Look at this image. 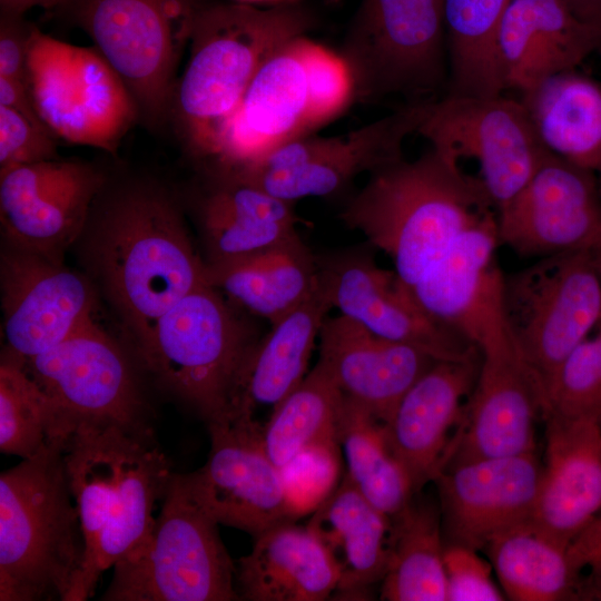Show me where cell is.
<instances>
[{
	"mask_svg": "<svg viewBox=\"0 0 601 601\" xmlns=\"http://www.w3.org/2000/svg\"><path fill=\"white\" fill-rule=\"evenodd\" d=\"M63 460L85 543L67 601H85L101 573L148 535L155 504L175 472L150 427L93 417L73 421Z\"/></svg>",
	"mask_w": 601,
	"mask_h": 601,
	"instance_id": "cell-1",
	"label": "cell"
},
{
	"mask_svg": "<svg viewBox=\"0 0 601 601\" xmlns=\"http://www.w3.org/2000/svg\"><path fill=\"white\" fill-rule=\"evenodd\" d=\"M91 214L95 258L111 300L138 349L158 319L181 298L209 284L176 194L151 180L108 179Z\"/></svg>",
	"mask_w": 601,
	"mask_h": 601,
	"instance_id": "cell-2",
	"label": "cell"
},
{
	"mask_svg": "<svg viewBox=\"0 0 601 601\" xmlns=\"http://www.w3.org/2000/svg\"><path fill=\"white\" fill-rule=\"evenodd\" d=\"M493 213L480 179L431 146L370 174L338 217L388 255L411 288L459 235Z\"/></svg>",
	"mask_w": 601,
	"mask_h": 601,
	"instance_id": "cell-3",
	"label": "cell"
},
{
	"mask_svg": "<svg viewBox=\"0 0 601 601\" xmlns=\"http://www.w3.org/2000/svg\"><path fill=\"white\" fill-rule=\"evenodd\" d=\"M315 24L314 14L292 1L265 8L211 1L200 11L168 121L188 157L200 161L213 156L224 126L263 62Z\"/></svg>",
	"mask_w": 601,
	"mask_h": 601,
	"instance_id": "cell-4",
	"label": "cell"
},
{
	"mask_svg": "<svg viewBox=\"0 0 601 601\" xmlns=\"http://www.w3.org/2000/svg\"><path fill=\"white\" fill-rule=\"evenodd\" d=\"M66 433L0 476V600L67 601L85 543L63 460Z\"/></svg>",
	"mask_w": 601,
	"mask_h": 601,
	"instance_id": "cell-5",
	"label": "cell"
},
{
	"mask_svg": "<svg viewBox=\"0 0 601 601\" xmlns=\"http://www.w3.org/2000/svg\"><path fill=\"white\" fill-rule=\"evenodd\" d=\"M211 0H68L59 10L86 32L129 90L138 124L168 129L173 92L200 11Z\"/></svg>",
	"mask_w": 601,
	"mask_h": 601,
	"instance_id": "cell-6",
	"label": "cell"
},
{
	"mask_svg": "<svg viewBox=\"0 0 601 601\" xmlns=\"http://www.w3.org/2000/svg\"><path fill=\"white\" fill-rule=\"evenodd\" d=\"M262 336L205 284L166 312L138 349L146 366L208 423L227 421Z\"/></svg>",
	"mask_w": 601,
	"mask_h": 601,
	"instance_id": "cell-7",
	"label": "cell"
},
{
	"mask_svg": "<svg viewBox=\"0 0 601 601\" xmlns=\"http://www.w3.org/2000/svg\"><path fill=\"white\" fill-rule=\"evenodd\" d=\"M214 521L174 473L148 535L119 559L108 601L240 600L231 561Z\"/></svg>",
	"mask_w": 601,
	"mask_h": 601,
	"instance_id": "cell-8",
	"label": "cell"
},
{
	"mask_svg": "<svg viewBox=\"0 0 601 601\" xmlns=\"http://www.w3.org/2000/svg\"><path fill=\"white\" fill-rule=\"evenodd\" d=\"M338 55L354 101L436 99L449 78L444 0H362Z\"/></svg>",
	"mask_w": 601,
	"mask_h": 601,
	"instance_id": "cell-9",
	"label": "cell"
},
{
	"mask_svg": "<svg viewBox=\"0 0 601 601\" xmlns=\"http://www.w3.org/2000/svg\"><path fill=\"white\" fill-rule=\"evenodd\" d=\"M502 306L508 332L542 392L601 323V278L589 250L538 258L504 275Z\"/></svg>",
	"mask_w": 601,
	"mask_h": 601,
	"instance_id": "cell-10",
	"label": "cell"
},
{
	"mask_svg": "<svg viewBox=\"0 0 601 601\" xmlns=\"http://www.w3.org/2000/svg\"><path fill=\"white\" fill-rule=\"evenodd\" d=\"M28 77L38 115L59 140L117 157L138 124V111L119 75L93 46L66 42L37 27Z\"/></svg>",
	"mask_w": 601,
	"mask_h": 601,
	"instance_id": "cell-11",
	"label": "cell"
},
{
	"mask_svg": "<svg viewBox=\"0 0 601 601\" xmlns=\"http://www.w3.org/2000/svg\"><path fill=\"white\" fill-rule=\"evenodd\" d=\"M428 104H405L345 135H305L255 161L230 169L289 203L305 197L334 196L343 193L359 175H370L404 158V141L417 135Z\"/></svg>",
	"mask_w": 601,
	"mask_h": 601,
	"instance_id": "cell-12",
	"label": "cell"
},
{
	"mask_svg": "<svg viewBox=\"0 0 601 601\" xmlns=\"http://www.w3.org/2000/svg\"><path fill=\"white\" fill-rule=\"evenodd\" d=\"M417 135L457 164L474 160L496 210L523 188L545 152L521 101L504 95L432 100Z\"/></svg>",
	"mask_w": 601,
	"mask_h": 601,
	"instance_id": "cell-13",
	"label": "cell"
},
{
	"mask_svg": "<svg viewBox=\"0 0 601 601\" xmlns=\"http://www.w3.org/2000/svg\"><path fill=\"white\" fill-rule=\"evenodd\" d=\"M254 421L208 424L210 450L198 470L181 474L191 499L218 524L253 538L296 520L280 469L265 453Z\"/></svg>",
	"mask_w": 601,
	"mask_h": 601,
	"instance_id": "cell-14",
	"label": "cell"
},
{
	"mask_svg": "<svg viewBox=\"0 0 601 601\" xmlns=\"http://www.w3.org/2000/svg\"><path fill=\"white\" fill-rule=\"evenodd\" d=\"M107 179L89 161L60 157L0 170L4 235L16 248L62 263Z\"/></svg>",
	"mask_w": 601,
	"mask_h": 601,
	"instance_id": "cell-15",
	"label": "cell"
},
{
	"mask_svg": "<svg viewBox=\"0 0 601 601\" xmlns=\"http://www.w3.org/2000/svg\"><path fill=\"white\" fill-rule=\"evenodd\" d=\"M501 245L522 257L589 249L601 234L594 170L545 150L523 188L496 210Z\"/></svg>",
	"mask_w": 601,
	"mask_h": 601,
	"instance_id": "cell-16",
	"label": "cell"
},
{
	"mask_svg": "<svg viewBox=\"0 0 601 601\" xmlns=\"http://www.w3.org/2000/svg\"><path fill=\"white\" fill-rule=\"evenodd\" d=\"M479 349L477 380L443 467L535 452L536 422L542 418V392L538 381L508 331Z\"/></svg>",
	"mask_w": 601,
	"mask_h": 601,
	"instance_id": "cell-17",
	"label": "cell"
},
{
	"mask_svg": "<svg viewBox=\"0 0 601 601\" xmlns=\"http://www.w3.org/2000/svg\"><path fill=\"white\" fill-rule=\"evenodd\" d=\"M24 367L69 416L149 427L138 384L120 347L91 317Z\"/></svg>",
	"mask_w": 601,
	"mask_h": 601,
	"instance_id": "cell-18",
	"label": "cell"
},
{
	"mask_svg": "<svg viewBox=\"0 0 601 601\" xmlns=\"http://www.w3.org/2000/svg\"><path fill=\"white\" fill-rule=\"evenodd\" d=\"M317 259L333 308L375 335L417 347L437 361L461 359L479 349L432 319L395 270L381 268L371 255L346 252Z\"/></svg>",
	"mask_w": 601,
	"mask_h": 601,
	"instance_id": "cell-19",
	"label": "cell"
},
{
	"mask_svg": "<svg viewBox=\"0 0 601 601\" xmlns=\"http://www.w3.org/2000/svg\"><path fill=\"white\" fill-rule=\"evenodd\" d=\"M541 472L536 452L444 466L433 482L445 544L483 551L497 535L529 522Z\"/></svg>",
	"mask_w": 601,
	"mask_h": 601,
	"instance_id": "cell-20",
	"label": "cell"
},
{
	"mask_svg": "<svg viewBox=\"0 0 601 601\" xmlns=\"http://www.w3.org/2000/svg\"><path fill=\"white\" fill-rule=\"evenodd\" d=\"M500 245L493 213L459 235L410 288L432 319L477 347L506 331Z\"/></svg>",
	"mask_w": 601,
	"mask_h": 601,
	"instance_id": "cell-21",
	"label": "cell"
},
{
	"mask_svg": "<svg viewBox=\"0 0 601 601\" xmlns=\"http://www.w3.org/2000/svg\"><path fill=\"white\" fill-rule=\"evenodd\" d=\"M306 40L307 35L298 36L268 56L205 160L240 167L316 129Z\"/></svg>",
	"mask_w": 601,
	"mask_h": 601,
	"instance_id": "cell-22",
	"label": "cell"
},
{
	"mask_svg": "<svg viewBox=\"0 0 601 601\" xmlns=\"http://www.w3.org/2000/svg\"><path fill=\"white\" fill-rule=\"evenodd\" d=\"M3 332L10 355L35 357L92 316V292L82 276L13 247L1 258Z\"/></svg>",
	"mask_w": 601,
	"mask_h": 601,
	"instance_id": "cell-23",
	"label": "cell"
},
{
	"mask_svg": "<svg viewBox=\"0 0 601 601\" xmlns=\"http://www.w3.org/2000/svg\"><path fill=\"white\" fill-rule=\"evenodd\" d=\"M480 365V349L461 359L436 361L383 423L387 443L415 494L441 472Z\"/></svg>",
	"mask_w": 601,
	"mask_h": 601,
	"instance_id": "cell-24",
	"label": "cell"
},
{
	"mask_svg": "<svg viewBox=\"0 0 601 601\" xmlns=\"http://www.w3.org/2000/svg\"><path fill=\"white\" fill-rule=\"evenodd\" d=\"M196 165L205 176L193 203L207 267L256 256L297 234L294 203L268 194L215 161Z\"/></svg>",
	"mask_w": 601,
	"mask_h": 601,
	"instance_id": "cell-25",
	"label": "cell"
},
{
	"mask_svg": "<svg viewBox=\"0 0 601 601\" xmlns=\"http://www.w3.org/2000/svg\"><path fill=\"white\" fill-rule=\"evenodd\" d=\"M545 449L530 522L570 546L601 511V426L544 414Z\"/></svg>",
	"mask_w": 601,
	"mask_h": 601,
	"instance_id": "cell-26",
	"label": "cell"
},
{
	"mask_svg": "<svg viewBox=\"0 0 601 601\" xmlns=\"http://www.w3.org/2000/svg\"><path fill=\"white\" fill-rule=\"evenodd\" d=\"M318 338L317 363L344 396L382 423L437 361L417 347L380 337L342 314L325 319Z\"/></svg>",
	"mask_w": 601,
	"mask_h": 601,
	"instance_id": "cell-27",
	"label": "cell"
},
{
	"mask_svg": "<svg viewBox=\"0 0 601 601\" xmlns=\"http://www.w3.org/2000/svg\"><path fill=\"white\" fill-rule=\"evenodd\" d=\"M601 49V27L581 19L564 0H510L497 52L506 90L520 93L575 69Z\"/></svg>",
	"mask_w": 601,
	"mask_h": 601,
	"instance_id": "cell-28",
	"label": "cell"
},
{
	"mask_svg": "<svg viewBox=\"0 0 601 601\" xmlns=\"http://www.w3.org/2000/svg\"><path fill=\"white\" fill-rule=\"evenodd\" d=\"M332 308L319 278L302 304L272 324L243 367L226 422H257L256 414L263 408L270 415L302 383L308 373L316 338Z\"/></svg>",
	"mask_w": 601,
	"mask_h": 601,
	"instance_id": "cell-29",
	"label": "cell"
},
{
	"mask_svg": "<svg viewBox=\"0 0 601 601\" xmlns=\"http://www.w3.org/2000/svg\"><path fill=\"white\" fill-rule=\"evenodd\" d=\"M338 581V570L322 541L294 521L254 538L235 572L238 597L248 601H322L336 592Z\"/></svg>",
	"mask_w": 601,
	"mask_h": 601,
	"instance_id": "cell-30",
	"label": "cell"
},
{
	"mask_svg": "<svg viewBox=\"0 0 601 601\" xmlns=\"http://www.w3.org/2000/svg\"><path fill=\"white\" fill-rule=\"evenodd\" d=\"M307 526L331 554L339 574L336 592L362 597L382 582L391 556L392 520L344 476L313 511Z\"/></svg>",
	"mask_w": 601,
	"mask_h": 601,
	"instance_id": "cell-31",
	"label": "cell"
},
{
	"mask_svg": "<svg viewBox=\"0 0 601 601\" xmlns=\"http://www.w3.org/2000/svg\"><path fill=\"white\" fill-rule=\"evenodd\" d=\"M542 147L572 164H601V83L575 71L552 75L520 93Z\"/></svg>",
	"mask_w": 601,
	"mask_h": 601,
	"instance_id": "cell-32",
	"label": "cell"
},
{
	"mask_svg": "<svg viewBox=\"0 0 601 601\" xmlns=\"http://www.w3.org/2000/svg\"><path fill=\"white\" fill-rule=\"evenodd\" d=\"M207 278L234 303L272 325L314 292L318 259L296 234L256 256L207 267Z\"/></svg>",
	"mask_w": 601,
	"mask_h": 601,
	"instance_id": "cell-33",
	"label": "cell"
},
{
	"mask_svg": "<svg viewBox=\"0 0 601 601\" xmlns=\"http://www.w3.org/2000/svg\"><path fill=\"white\" fill-rule=\"evenodd\" d=\"M483 551L509 600L589 599L587 581L581 578L570 546L541 532L530 521L497 535Z\"/></svg>",
	"mask_w": 601,
	"mask_h": 601,
	"instance_id": "cell-34",
	"label": "cell"
},
{
	"mask_svg": "<svg viewBox=\"0 0 601 601\" xmlns=\"http://www.w3.org/2000/svg\"><path fill=\"white\" fill-rule=\"evenodd\" d=\"M510 0H444L449 96L505 92L497 39Z\"/></svg>",
	"mask_w": 601,
	"mask_h": 601,
	"instance_id": "cell-35",
	"label": "cell"
},
{
	"mask_svg": "<svg viewBox=\"0 0 601 601\" xmlns=\"http://www.w3.org/2000/svg\"><path fill=\"white\" fill-rule=\"evenodd\" d=\"M440 508L415 502L392 519L391 556L382 580L386 601H447Z\"/></svg>",
	"mask_w": 601,
	"mask_h": 601,
	"instance_id": "cell-36",
	"label": "cell"
},
{
	"mask_svg": "<svg viewBox=\"0 0 601 601\" xmlns=\"http://www.w3.org/2000/svg\"><path fill=\"white\" fill-rule=\"evenodd\" d=\"M338 441L347 465L346 477L377 510L391 520L415 496L405 469L393 454L383 423L344 396Z\"/></svg>",
	"mask_w": 601,
	"mask_h": 601,
	"instance_id": "cell-37",
	"label": "cell"
},
{
	"mask_svg": "<svg viewBox=\"0 0 601 601\" xmlns=\"http://www.w3.org/2000/svg\"><path fill=\"white\" fill-rule=\"evenodd\" d=\"M344 395L317 363L272 412L260 428L263 449L283 469L303 451L338 441Z\"/></svg>",
	"mask_w": 601,
	"mask_h": 601,
	"instance_id": "cell-38",
	"label": "cell"
},
{
	"mask_svg": "<svg viewBox=\"0 0 601 601\" xmlns=\"http://www.w3.org/2000/svg\"><path fill=\"white\" fill-rule=\"evenodd\" d=\"M75 417L66 414L24 367L10 355L0 366V450L28 459L46 442L66 433Z\"/></svg>",
	"mask_w": 601,
	"mask_h": 601,
	"instance_id": "cell-39",
	"label": "cell"
},
{
	"mask_svg": "<svg viewBox=\"0 0 601 601\" xmlns=\"http://www.w3.org/2000/svg\"><path fill=\"white\" fill-rule=\"evenodd\" d=\"M556 368L542 388V416L555 414L601 426V323Z\"/></svg>",
	"mask_w": 601,
	"mask_h": 601,
	"instance_id": "cell-40",
	"label": "cell"
},
{
	"mask_svg": "<svg viewBox=\"0 0 601 601\" xmlns=\"http://www.w3.org/2000/svg\"><path fill=\"white\" fill-rule=\"evenodd\" d=\"M338 447L337 442L314 445L280 469L296 519L313 512L337 486Z\"/></svg>",
	"mask_w": 601,
	"mask_h": 601,
	"instance_id": "cell-41",
	"label": "cell"
},
{
	"mask_svg": "<svg viewBox=\"0 0 601 601\" xmlns=\"http://www.w3.org/2000/svg\"><path fill=\"white\" fill-rule=\"evenodd\" d=\"M305 53L313 120L318 128L336 118L354 101V88L349 71L338 53L308 37Z\"/></svg>",
	"mask_w": 601,
	"mask_h": 601,
	"instance_id": "cell-42",
	"label": "cell"
},
{
	"mask_svg": "<svg viewBox=\"0 0 601 601\" xmlns=\"http://www.w3.org/2000/svg\"><path fill=\"white\" fill-rule=\"evenodd\" d=\"M58 141L46 126L0 106V170L59 158Z\"/></svg>",
	"mask_w": 601,
	"mask_h": 601,
	"instance_id": "cell-43",
	"label": "cell"
},
{
	"mask_svg": "<svg viewBox=\"0 0 601 601\" xmlns=\"http://www.w3.org/2000/svg\"><path fill=\"white\" fill-rule=\"evenodd\" d=\"M444 571L447 601H501L505 595L493 578V566L477 550L445 544Z\"/></svg>",
	"mask_w": 601,
	"mask_h": 601,
	"instance_id": "cell-44",
	"label": "cell"
},
{
	"mask_svg": "<svg viewBox=\"0 0 601 601\" xmlns=\"http://www.w3.org/2000/svg\"><path fill=\"white\" fill-rule=\"evenodd\" d=\"M36 28L22 14L0 12V77L28 88V58Z\"/></svg>",
	"mask_w": 601,
	"mask_h": 601,
	"instance_id": "cell-45",
	"label": "cell"
},
{
	"mask_svg": "<svg viewBox=\"0 0 601 601\" xmlns=\"http://www.w3.org/2000/svg\"><path fill=\"white\" fill-rule=\"evenodd\" d=\"M570 553L580 570L601 566V511L570 544Z\"/></svg>",
	"mask_w": 601,
	"mask_h": 601,
	"instance_id": "cell-46",
	"label": "cell"
},
{
	"mask_svg": "<svg viewBox=\"0 0 601 601\" xmlns=\"http://www.w3.org/2000/svg\"><path fill=\"white\" fill-rule=\"evenodd\" d=\"M0 106L12 108L33 122L46 126L38 115L30 90L26 85L0 77Z\"/></svg>",
	"mask_w": 601,
	"mask_h": 601,
	"instance_id": "cell-47",
	"label": "cell"
},
{
	"mask_svg": "<svg viewBox=\"0 0 601 601\" xmlns=\"http://www.w3.org/2000/svg\"><path fill=\"white\" fill-rule=\"evenodd\" d=\"M68 0H0V12L22 14L33 8L60 10Z\"/></svg>",
	"mask_w": 601,
	"mask_h": 601,
	"instance_id": "cell-48",
	"label": "cell"
},
{
	"mask_svg": "<svg viewBox=\"0 0 601 601\" xmlns=\"http://www.w3.org/2000/svg\"><path fill=\"white\" fill-rule=\"evenodd\" d=\"M583 20L601 27V0H564Z\"/></svg>",
	"mask_w": 601,
	"mask_h": 601,
	"instance_id": "cell-49",
	"label": "cell"
},
{
	"mask_svg": "<svg viewBox=\"0 0 601 601\" xmlns=\"http://www.w3.org/2000/svg\"><path fill=\"white\" fill-rule=\"evenodd\" d=\"M588 250L595 266V269L601 278V234L598 236V238L589 247Z\"/></svg>",
	"mask_w": 601,
	"mask_h": 601,
	"instance_id": "cell-50",
	"label": "cell"
},
{
	"mask_svg": "<svg viewBox=\"0 0 601 601\" xmlns=\"http://www.w3.org/2000/svg\"><path fill=\"white\" fill-rule=\"evenodd\" d=\"M239 1H243V2H247V3H253V4H262V3H273V4H276V3H280V2H287V1H293V0H239Z\"/></svg>",
	"mask_w": 601,
	"mask_h": 601,
	"instance_id": "cell-51",
	"label": "cell"
},
{
	"mask_svg": "<svg viewBox=\"0 0 601 601\" xmlns=\"http://www.w3.org/2000/svg\"><path fill=\"white\" fill-rule=\"evenodd\" d=\"M595 174H597V178H598V183H599V188H600V191H601V164L597 168Z\"/></svg>",
	"mask_w": 601,
	"mask_h": 601,
	"instance_id": "cell-52",
	"label": "cell"
}]
</instances>
